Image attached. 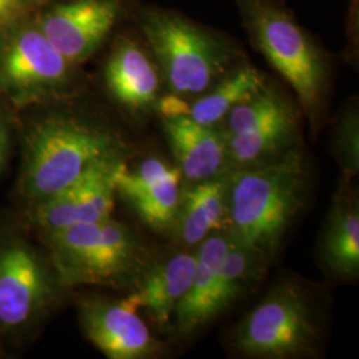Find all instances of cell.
<instances>
[{
	"label": "cell",
	"mask_w": 359,
	"mask_h": 359,
	"mask_svg": "<svg viewBox=\"0 0 359 359\" xmlns=\"http://www.w3.org/2000/svg\"><path fill=\"white\" fill-rule=\"evenodd\" d=\"M127 144L111 126L87 116L52 112L23 136L19 193L28 208L65 191L102 164L126 160Z\"/></svg>",
	"instance_id": "cell-1"
},
{
	"label": "cell",
	"mask_w": 359,
	"mask_h": 359,
	"mask_svg": "<svg viewBox=\"0 0 359 359\" xmlns=\"http://www.w3.org/2000/svg\"><path fill=\"white\" fill-rule=\"evenodd\" d=\"M309 172L299 148L228 170V222L231 237L268 258L306 204Z\"/></svg>",
	"instance_id": "cell-2"
},
{
	"label": "cell",
	"mask_w": 359,
	"mask_h": 359,
	"mask_svg": "<svg viewBox=\"0 0 359 359\" xmlns=\"http://www.w3.org/2000/svg\"><path fill=\"white\" fill-rule=\"evenodd\" d=\"M256 51L294 90L310 128H321L333 86L330 53L299 23L285 0H234Z\"/></svg>",
	"instance_id": "cell-3"
},
{
	"label": "cell",
	"mask_w": 359,
	"mask_h": 359,
	"mask_svg": "<svg viewBox=\"0 0 359 359\" xmlns=\"http://www.w3.org/2000/svg\"><path fill=\"white\" fill-rule=\"evenodd\" d=\"M136 20L168 93L194 99L248 60L241 44L229 34L177 10L142 6Z\"/></svg>",
	"instance_id": "cell-4"
},
{
	"label": "cell",
	"mask_w": 359,
	"mask_h": 359,
	"mask_svg": "<svg viewBox=\"0 0 359 359\" xmlns=\"http://www.w3.org/2000/svg\"><path fill=\"white\" fill-rule=\"evenodd\" d=\"M39 237L65 290L77 286L135 290L151 265L140 236L114 217L39 231Z\"/></svg>",
	"instance_id": "cell-5"
},
{
	"label": "cell",
	"mask_w": 359,
	"mask_h": 359,
	"mask_svg": "<svg viewBox=\"0 0 359 359\" xmlns=\"http://www.w3.org/2000/svg\"><path fill=\"white\" fill-rule=\"evenodd\" d=\"M321 338L316 298L302 283L286 280L274 285L240 321L233 345L248 358H305L316 354Z\"/></svg>",
	"instance_id": "cell-6"
},
{
	"label": "cell",
	"mask_w": 359,
	"mask_h": 359,
	"mask_svg": "<svg viewBox=\"0 0 359 359\" xmlns=\"http://www.w3.org/2000/svg\"><path fill=\"white\" fill-rule=\"evenodd\" d=\"M65 287L44 248L0 231V334L22 338L50 314Z\"/></svg>",
	"instance_id": "cell-7"
},
{
	"label": "cell",
	"mask_w": 359,
	"mask_h": 359,
	"mask_svg": "<svg viewBox=\"0 0 359 359\" xmlns=\"http://www.w3.org/2000/svg\"><path fill=\"white\" fill-rule=\"evenodd\" d=\"M76 67L38 25L20 27L0 43V96L15 108L62 100L76 90Z\"/></svg>",
	"instance_id": "cell-8"
},
{
	"label": "cell",
	"mask_w": 359,
	"mask_h": 359,
	"mask_svg": "<svg viewBox=\"0 0 359 359\" xmlns=\"http://www.w3.org/2000/svg\"><path fill=\"white\" fill-rule=\"evenodd\" d=\"M132 0H65L53 4L38 25L53 48L72 65L90 59L112 35Z\"/></svg>",
	"instance_id": "cell-9"
},
{
	"label": "cell",
	"mask_w": 359,
	"mask_h": 359,
	"mask_svg": "<svg viewBox=\"0 0 359 359\" xmlns=\"http://www.w3.org/2000/svg\"><path fill=\"white\" fill-rule=\"evenodd\" d=\"M140 309L135 292L120 299L88 295L79 299L77 317L87 339L107 358H154L161 345L137 316Z\"/></svg>",
	"instance_id": "cell-10"
},
{
	"label": "cell",
	"mask_w": 359,
	"mask_h": 359,
	"mask_svg": "<svg viewBox=\"0 0 359 359\" xmlns=\"http://www.w3.org/2000/svg\"><path fill=\"white\" fill-rule=\"evenodd\" d=\"M126 160H115L92 169L65 191L28 208L27 218L39 231H53L112 217L116 173Z\"/></svg>",
	"instance_id": "cell-11"
},
{
	"label": "cell",
	"mask_w": 359,
	"mask_h": 359,
	"mask_svg": "<svg viewBox=\"0 0 359 359\" xmlns=\"http://www.w3.org/2000/svg\"><path fill=\"white\" fill-rule=\"evenodd\" d=\"M105 87L112 99L137 117L156 112L164 80L142 36H118L104 68Z\"/></svg>",
	"instance_id": "cell-12"
},
{
	"label": "cell",
	"mask_w": 359,
	"mask_h": 359,
	"mask_svg": "<svg viewBox=\"0 0 359 359\" xmlns=\"http://www.w3.org/2000/svg\"><path fill=\"white\" fill-rule=\"evenodd\" d=\"M182 173L160 158H147L135 169L123 163L116 173V191L145 225L156 231L175 226L181 201Z\"/></svg>",
	"instance_id": "cell-13"
},
{
	"label": "cell",
	"mask_w": 359,
	"mask_h": 359,
	"mask_svg": "<svg viewBox=\"0 0 359 359\" xmlns=\"http://www.w3.org/2000/svg\"><path fill=\"white\" fill-rule=\"evenodd\" d=\"M164 133L182 177L197 182L225 172L228 142L222 130L194 121L188 115L163 118Z\"/></svg>",
	"instance_id": "cell-14"
},
{
	"label": "cell",
	"mask_w": 359,
	"mask_h": 359,
	"mask_svg": "<svg viewBox=\"0 0 359 359\" xmlns=\"http://www.w3.org/2000/svg\"><path fill=\"white\" fill-rule=\"evenodd\" d=\"M196 268V252H181L149 265L133 290L158 329L172 327L175 311L185 297Z\"/></svg>",
	"instance_id": "cell-15"
},
{
	"label": "cell",
	"mask_w": 359,
	"mask_h": 359,
	"mask_svg": "<svg viewBox=\"0 0 359 359\" xmlns=\"http://www.w3.org/2000/svg\"><path fill=\"white\" fill-rule=\"evenodd\" d=\"M321 261L334 277L355 281L359 274V210L354 192L341 185L322 231Z\"/></svg>",
	"instance_id": "cell-16"
},
{
	"label": "cell",
	"mask_w": 359,
	"mask_h": 359,
	"mask_svg": "<svg viewBox=\"0 0 359 359\" xmlns=\"http://www.w3.org/2000/svg\"><path fill=\"white\" fill-rule=\"evenodd\" d=\"M228 222V170L182 191L173 229L182 244H200Z\"/></svg>",
	"instance_id": "cell-17"
},
{
	"label": "cell",
	"mask_w": 359,
	"mask_h": 359,
	"mask_svg": "<svg viewBox=\"0 0 359 359\" xmlns=\"http://www.w3.org/2000/svg\"><path fill=\"white\" fill-rule=\"evenodd\" d=\"M231 244L229 231L212 233L198 244L192 283L173 316L172 326L180 334L193 333L203 327V311L206 299Z\"/></svg>",
	"instance_id": "cell-18"
},
{
	"label": "cell",
	"mask_w": 359,
	"mask_h": 359,
	"mask_svg": "<svg viewBox=\"0 0 359 359\" xmlns=\"http://www.w3.org/2000/svg\"><path fill=\"white\" fill-rule=\"evenodd\" d=\"M269 83L268 76L245 60L209 90L189 102L188 116L194 121L216 127L231 109L255 96Z\"/></svg>",
	"instance_id": "cell-19"
},
{
	"label": "cell",
	"mask_w": 359,
	"mask_h": 359,
	"mask_svg": "<svg viewBox=\"0 0 359 359\" xmlns=\"http://www.w3.org/2000/svg\"><path fill=\"white\" fill-rule=\"evenodd\" d=\"M266 258L237 243L231 244L219 265L210 294L203 311V326L213 321L244 294L249 285L259 278Z\"/></svg>",
	"instance_id": "cell-20"
},
{
	"label": "cell",
	"mask_w": 359,
	"mask_h": 359,
	"mask_svg": "<svg viewBox=\"0 0 359 359\" xmlns=\"http://www.w3.org/2000/svg\"><path fill=\"white\" fill-rule=\"evenodd\" d=\"M298 123L299 111L293 108L255 128L225 135L229 165H246L290 148L298 132Z\"/></svg>",
	"instance_id": "cell-21"
},
{
	"label": "cell",
	"mask_w": 359,
	"mask_h": 359,
	"mask_svg": "<svg viewBox=\"0 0 359 359\" xmlns=\"http://www.w3.org/2000/svg\"><path fill=\"white\" fill-rule=\"evenodd\" d=\"M295 108L277 87L268 83L265 88L259 90L244 103L236 105L222 121H225V135L240 133L255 128L277 116Z\"/></svg>",
	"instance_id": "cell-22"
},
{
	"label": "cell",
	"mask_w": 359,
	"mask_h": 359,
	"mask_svg": "<svg viewBox=\"0 0 359 359\" xmlns=\"http://www.w3.org/2000/svg\"><path fill=\"white\" fill-rule=\"evenodd\" d=\"M333 149L345 180L350 181L358 173L359 167V116L358 107L354 102L347 104L337 116Z\"/></svg>",
	"instance_id": "cell-23"
},
{
	"label": "cell",
	"mask_w": 359,
	"mask_h": 359,
	"mask_svg": "<svg viewBox=\"0 0 359 359\" xmlns=\"http://www.w3.org/2000/svg\"><path fill=\"white\" fill-rule=\"evenodd\" d=\"M13 142V116L0 105V176L10 158Z\"/></svg>",
	"instance_id": "cell-24"
},
{
	"label": "cell",
	"mask_w": 359,
	"mask_h": 359,
	"mask_svg": "<svg viewBox=\"0 0 359 359\" xmlns=\"http://www.w3.org/2000/svg\"><path fill=\"white\" fill-rule=\"evenodd\" d=\"M23 0H0V26L11 19L13 13L22 7Z\"/></svg>",
	"instance_id": "cell-25"
}]
</instances>
